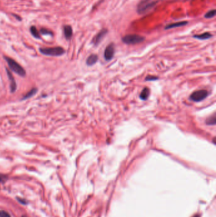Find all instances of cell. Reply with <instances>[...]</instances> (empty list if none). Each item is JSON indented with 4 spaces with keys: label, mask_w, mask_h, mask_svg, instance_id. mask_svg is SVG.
Instances as JSON below:
<instances>
[{
    "label": "cell",
    "mask_w": 216,
    "mask_h": 217,
    "mask_svg": "<svg viewBox=\"0 0 216 217\" xmlns=\"http://www.w3.org/2000/svg\"><path fill=\"white\" fill-rule=\"evenodd\" d=\"M149 95V88L146 87L143 90V91L141 92L140 95H139V97H140V99L143 100V101H145V100H147L148 98Z\"/></svg>",
    "instance_id": "obj_14"
},
{
    "label": "cell",
    "mask_w": 216,
    "mask_h": 217,
    "mask_svg": "<svg viewBox=\"0 0 216 217\" xmlns=\"http://www.w3.org/2000/svg\"><path fill=\"white\" fill-rule=\"evenodd\" d=\"M41 33L42 34L44 35H52L53 33L50 31H49L48 29H46L44 28H42L41 29Z\"/></svg>",
    "instance_id": "obj_18"
},
{
    "label": "cell",
    "mask_w": 216,
    "mask_h": 217,
    "mask_svg": "<svg viewBox=\"0 0 216 217\" xmlns=\"http://www.w3.org/2000/svg\"><path fill=\"white\" fill-rule=\"evenodd\" d=\"M108 33V30L107 29H103L96 34L92 40V43L95 46H98L101 41L104 38L105 36Z\"/></svg>",
    "instance_id": "obj_7"
},
{
    "label": "cell",
    "mask_w": 216,
    "mask_h": 217,
    "mask_svg": "<svg viewBox=\"0 0 216 217\" xmlns=\"http://www.w3.org/2000/svg\"><path fill=\"white\" fill-rule=\"evenodd\" d=\"M4 58L5 59V61L7 62L9 68H10L12 71L15 72L16 74H17L20 76H25L26 72L25 71V69L23 68L19 63L16 62L15 60L12 59V58L8 57V56H5Z\"/></svg>",
    "instance_id": "obj_2"
},
{
    "label": "cell",
    "mask_w": 216,
    "mask_h": 217,
    "mask_svg": "<svg viewBox=\"0 0 216 217\" xmlns=\"http://www.w3.org/2000/svg\"><path fill=\"white\" fill-rule=\"evenodd\" d=\"M38 92V89L36 88H34L31 89V90H30L29 92H28L26 94L23 96V98L22 100H26V99H28L29 98L32 97V96H34L36 93Z\"/></svg>",
    "instance_id": "obj_13"
},
{
    "label": "cell",
    "mask_w": 216,
    "mask_h": 217,
    "mask_svg": "<svg viewBox=\"0 0 216 217\" xmlns=\"http://www.w3.org/2000/svg\"><path fill=\"white\" fill-rule=\"evenodd\" d=\"M0 217H11L8 212H6L4 210H1L0 211Z\"/></svg>",
    "instance_id": "obj_19"
},
{
    "label": "cell",
    "mask_w": 216,
    "mask_h": 217,
    "mask_svg": "<svg viewBox=\"0 0 216 217\" xmlns=\"http://www.w3.org/2000/svg\"><path fill=\"white\" fill-rule=\"evenodd\" d=\"M98 56L96 54H92L88 56V58L86 60V64L89 66L93 65L98 61Z\"/></svg>",
    "instance_id": "obj_11"
},
{
    "label": "cell",
    "mask_w": 216,
    "mask_h": 217,
    "mask_svg": "<svg viewBox=\"0 0 216 217\" xmlns=\"http://www.w3.org/2000/svg\"><path fill=\"white\" fill-rule=\"evenodd\" d=\"M6 72H7V75L9 78L10 81V91L12 93H14L16 91V83L14 77L13 76L12 74L9 71L8 69H6Z\"/></svg>",
    "instance_id": "obj_8"
},
{
    "label": "cell",
    "mask_w": 216,
    "mask_h": 217,
    "mask_svg": "<svg viewBox=\"0 0 216 217\" xmlns=\"http://www.w3.org/2000/svg\"><path fill=\"white\" fill-rule=\"evenodd\" d=\"M6 179H7V176L4 175L0 174V182H4L6 181Z\"/></svg>",
    "instance_id": "obj_20"
},
{
    "label": "cell",
    "mask_w": 216,
    "mask_h": 217,
    "mask_svg": "<svg viewBox=\"0 0 216 217\" xmlns=\"http://www.w3.org/2000/svg\"><path fill=\"white\" fill-rule=\"evenodd\" d=\"M215 13H216V10H215V9L211 10L208 11L207 13H205V15H204V17L205 19H212V18L214 17L215 16Z\"/></svg>",
    "instance_id": "obj_17"
},
{
    "label": "cell",
    "mask_w": 216,
    "mask_h": 217,
    "mask_svg": "<svg viewBox=\"0 0 216 217\" xmlns=\"http://www.w3.org/2000/svg\"><path fill=\"white\" fill-rule=\"evenodd\" d=\"M205 123L208 125H215L216 123V116L215 114H214L210 118H208L206 120Z\"/></svg>",
    "instance_id": "obj_16"
},
{
    "label": "cell",
    "mask_w": 216,
    "mask_h": 217,
    "mask_svg": "<svg viewBox=\"0 0 216 217\" xmlns=\"http://www.w3.org/2000/svg\"><path fill=\"white\" fill-rule=\"evenodd\" d=\"M208 96V92L205 90H200L192 93L190 99L193 102H200L204 100Z\"/></svg>",
    "instance_id": "obj_5"
},
{
    "label": "cell",
    "mask_w": 216,
    "mask_h": 217,
    "mask_svg": "<svg viewBox=\"0 0 216 217\" xmlns=\"http://www.w3.org/2000/svg\"><path fill=\"white\" fill-rule=\"evenodd\" d=\"M30 31H31L32 35L34 36V38H38V39L40 38V34H39V32L38 31V29H36V27L34 26L31 27V28H30Z\"/></svg>",
    "instance_id": "obj_15"
},
{
    "label": "cell",
    "mask_w": 216,
    "mask_h": 217,
    "mask_svg": "<svg viewBox=\"0 0 216 217\" xmlns=\"http://www.w3.org/2000/svg\"><path fill=\"white\" fill-rule=\"evenodd\" d=\"M145 40L143 36L138 34H128L122 38V42L126 45H136Z\"/></svg>",
    "instance_id": "obj_4"
},
{
    "label": "cell",
    "mask_w": 216,
    "mask_h": 217,
    "mask_svg": "<svg viewBox=\"0 0 216 217\" xmlns=\"http://www.w3.org/2000/svg\"><path fill=\"white\" fill-rule=\"evenodd\" d=\"M157 79L158 78H156L155 76H148L147 77V78H146V80H147V81H152V80H155Z\"/></svg>",
    "instance_id": "obj_21"
},
{
    "label": "cell",
    "mask_w": 216,
    "mask_h": 217,
    "mask_svg": "<svg viewBox=\"0 0 216 217\" xmlns=\"http://www.w3.org/2000/svg\"><path fill=\"white\" fill-rule=\"evenodd\" d=\"M64 35L65 37L67 39H70L72 36L73 34V31H72V28L71 25H65L64 27Z\"/></svg>",
    "instance_id": "obj_10"
},
{
    "label": "cell",
    "mask_w": 216,
    "mask_h": 217,
    "mask_svg": "<svg viewBox=\"0 0 216 217\" xmlns=\"http://www.w3.org/2000/svg\"><path fill=\"white\" fill-rule=\"evenodd\" d=\"M115 53V47L114 43H110L106 47L104 52V58L107 61H111L114 57Z\"/></svg>",
    "instance_id": "obj_6"
},
{
    "label": "cell",
    "mask_w": 216,
    "mask_h": 217,
    "mask_svg": "<svg viewBox=\"0 0 216 217\" xmlns=\"http://www.w3.org/2000/svg\"><path fill=\"white\" fill-rule=\"evenodd\" d=\"M194 217H200V216H199L198 215H196V216H195Z\"/></svg>",
    "instance_id": "obj_22"
},
{
    "label": "cell",
    "mask_w": 216,
    "mask_h": 217,
    "mask_svg": "<svg viewBox=\"0 0 216 217\" xmlns=\"http://www.w3.org/2000/svg\"><path fill=\"white\" fill-rule=\"evenodd\" d=\"M158 1L155 0H141L137 6V12L139 15H144L154 8Z\"/></svg>",
    "instance_id": "obj_1"
},
{
    "label": "cell",
    "mask_w": 216,
    "mask_h": 217,
    "mask_svg": "<svg viewBox=\"0 0 216 217\" xmlns=\"http://www.w3.org/2000/svg\"><path fill=\"white\" fill-rule=\"evenodd\" d=\"M194 38L200 39V40H206L212 37V35L210 32H204L201 34H195L193 36Z\"/></svg>",
    "instance_id": "obj_12"
},
{
    "label": "cell",
    "mask_w": 216,
    "mask_h": 217,
    "mask_svg": "<svg viewBox=\"0 0 216 217\" xmlns=\"http://www.w3.org/2000/svg\"><path fill=\"white\" fill-rule=\"evenodd\" d=\"M188 24V21H181V22H175V23H172V24H169L166 25L164 29L165 30H168V29H173V28H179V27H182L184 25H187Z\"/></svg>",
    "instance_id": "obj_9"
},
{
    "label": "cell",
    "mask_w": 216,
    "mask_h": 217,
    "mask_svg": "<svg viewBox=\"0 0 216 217\" xmlns=\"http://www.w3.org/2000/svg\"><path fill=\"white\" fill-rule=\"evenodd\" d=\"M22 217H27V216H24H24H22Z\"/></svg>",
    "instance_id": "obj_23"
},
{
    "label": "cell",
    "mask_w": 216,
    "mask_h": 217,
    "mask_svg": "<svg viewBox=\"0 0 216 217\" xmlns=\"http://www.w3.org/2000/svg\"><path fill=\"white\" fill-rule=\"evenodd\" d=\"M39 51L43 55L51 56H61L64 55L65 52V50L60 46L52 48H41L39 49Z\"/></svg>",
    "instance_id": "obj_3"
}]
</instances>
